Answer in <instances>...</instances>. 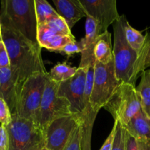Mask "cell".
Listing matches in <instances>:
<instances>
[{
  "mask_svg": "<svg viewBox=\"0 0 150 150\" xmlns=\"http://www.w3.org/2000/svg\"><path fill=\"white\" fill-rule=\"evenodd\" d=\"M88 69L78 67L74 76L59 83L57 89V95L66 98L70 103L72 114L81 117H82L84 111V93Z\"/></svg>",
  "mask_w": 150,
  "mask_h": 150,
  "instance_id": "30bf717a",
  "label": "cell"
},
{
  "mask_svg": "<svg viewBox=\"0 0 150 150\" xmlns=\"http://www.w3.org/2000/svg\"><path fill=\"white\" fill-rule=\"evenodd\" d=\"M94 54L95 62L101 64H107L113 60L111 34L108 31L99 35L94 47Z\"/></svg>",
  "mask_w": 150,
  "mask_h": 150,
  "instance_id": "e0dca14e",
  "label": "cell"
},
{
  "mask_svg": "<svg viewBox=\"0 0 150 150\" xmlns=\"http://www.w3.org/2000/svg\"><path fill=\"white\" fill-rule=\"evenodd\" d=\"M114 125L116 127V131L112 150H125L126 130L119 122L115 121Z\"/></svg>",
  "mask_w": 150,
  "mask_h": 150,
  "instance_id": "44dd1931",
  "label": "cell"
},
{
  "mask_svg": "<svg viewBox=\"0 0 150 150\" xmlns=\"http://www.w3.org/2000/svg\"><path fill=\"white\" fill-rule=\"evenodd\" d=\"M56 11L71 29L82 18L87 17L86 13L79 0H53Z\"/></svg>",
  "mask_w": 150,
  "mask_h": 150,
  "instance_id": "5bb4252c",
  "label": "cell"
},
{
  "mask_svg": "<svg viewBox=\"0 0 150 150\" xmlns=\"http://www.w3.org/2000/svg\"><path fill=\"white\" fill-rule=\"evenodd\" d=\"M124 29L125 38L129 46L138 55L145 56L147 45L150 40L149 35L147 33L146 35H144L139 31L134 29L129 25L126 18L124 20Z\"/></svg>",
  "mask_w": 150,
  "mask_h": 150,
  "instance_id": "2e32d148",
  "label": "cell"
},
{
  "mask_svg": "<svg viewBox=\"0 0 150 150\" xmlns=\"http://www.w3.org/2000/svg\"><path fill=\"white\" fill-rule=\"evenodd\" d=\"M44 23L48 25L49 26L52 28L54 30H55L56 32L61 34V35H72L71 32V29H69L68 25L66 24V21H65L61 17L55 18L51 19V20L49 21L46 22V23ZM43 24H44V23H43Z\"/></svg>",
  "mask_w": 150,
  "mask_h": 150,
  "instance_id": "603a6c76",
  "label": "cell"
},
{
  "mask_svg": "<svg viewBox=\"0 0 150 150\" xmlns=\"http://www.w3.org/2000/svg\"><path fill=\"white\" fill-rule=\"evenodd\" d=\"M82 140V125L78 126L72 133L69 142L63 150H81V144Z\"/></svg>",
  "mask_w": 150,
  "mask_h": 150,
  "instance_id": "7402d4cb",
  "label": "cell"
},
{
  "mask_svg": "<svg viewBox=\"0 0 150 150\" xmlns=\"http://www.w3.org/2000/svg\"><path fill=\"white\" fill-rule=\"evenodd\" d=\"M77 69L78 67H71L67 62L57 63L48 73L49 77L54 81L61 83L74 76Z\"/></svg>",
  "mask_w": 150,
  "mask_h": 150,
  "instance_id": "ffe728a7",
  "label": "cell"
},
{
  "mask_svg": "<svg viewBox=\"0 0 150 150\" xmlns=\"http://www.w3.org/2000/svg\"><path fill=\"white\" fill-rule=\"evenodd\" d=\"M85 22V35L80 40L83 51L81 53V61L79 67L88 68L95 64L94 47L99 35L101 34L98 23L92 18L87 16Z\"/></svg>",
  "mask_w": 150,
  "mask_h": 150,
  "instance_id": "4fadbf2b",
  "label": "cell"
},
{
  "mask_svg": "<svg viewBox=\"0 0 150 150\" xmlns=\"http://www.w3.org/2000/svg\"><path fill=\"white\" fill-rule=\"evenodd\" d=\"M59 83L49 77L43 94L38 122L43 130L57 119L72 115L71 104L66 98L57 95Z\"/></svg>",
  "mask_w": 150,
  "mask_h": 150,
  "instance_id": "ba28073f",
  "label": "cell"
},
{
  "mask_svg": "<svg viewBox=\"0 0 150 150\" xmlns=\"http://www.w3.org/2000/svg\"><path fill=\"white\" fill-rule=\"evenodd\" d=\"M12 120V114L7 103L0 98V124L7 126Z\"/></svg>",
  "mask_w": 150,
  "mask_h": 150,
  "instance_id": "cb8c5ba5",
  "label": "cell"
},
{
  "mask_svg": "<svg viewBox=\"0 0 150 150\" xmlns=\"http://www.w3.org/2000/svg\"><path fill=\"white\" fill-rule=\"evenodd\" d=\"M124 15L113 23L114 44L113 61L116 78L121 83L135 86L139 74L144 70V55H138L132 49L125 38Z\"/></svg>",
  "mask_w": 150,
  "mask_h": 150,
  "instance_id": "7a4b0ae2",
  "label": "cell"
},
{
  "mask_svg": "<svg viewBox=\"0 0 150 150\" xmlns=\"http://www.w3.org/2000/svg\"><path fill=\"white\" fill-rule=\"evenodd\" d=\"M122 127L131 136L135 138L137 142L150 144V120L142 110Z\"/></svg>",
  "mask_w": 150,
  "mask_h": 150,
  "instance_id": "9a60e30c",
  "label": "cell"
},
{
  "mask_svg": "<svg viewBox=\"0 0 150 150\" xmlns=\"http://www.w3.org/2000/svg\"><path fill=\"white\" fill-rule=\"evenodd\" d=\"M10 65V59L6 47L2 40H0V68Z\"/></svg>",
  "mask_w": 150,
  "mask_h": 150,
  "instance_id": "484cf974",
  "label": "cell"
},
{
  "mask_svg": "<svg viewBox=\"0 0 150 150\" xmlns=\"http://www.w3.org/2000/svg\"><path fill=\"white\" fill-rule=\"evenodd\" d=\"M125 130V129H124ZM125 150H139L138 142L135 138L131 136L126 131V142H125Z\"/></svg>",
  "mask_w": 150,
  "mask_h": 150,
  "instance_id": "83f0119b",
  "label": "cell"
},
{
  "mask_svg": "<svg viewBox=\"0 0 150 150\" xmlns=\"http://www.w3.org/2000/svg\"><path fill=\"white\" fill-rule=\"evenodd\" d=\"M0 150H8V136L4 126L0 125Z\"/></svg>",
  "mask_w": 150,
  "mask_h": 150,
  "instance_id": "4316f807",
  "label": "cell"
},
{
  "mask_svg": "<svg viewBox=\"0 0 150 150\" xmlns=\"http://www.w3.org/2000/svg\"><path fill=\"white\" fill-rule=\"evenodd\" d=\"M42 150H48V149H47L46 148H44V149H43Z\"/></svg>",
  "mask_w": 150,
  "mask_h": 150,
  "instance_id": "d6a6232c",
  "label": "cell"
},
{
  "mask_svg": "<svg viewBox=\"0 0 150 150\" xmlns=\"http://www.w3.org/2000/svg\"><path fill=\"white\" fill-rule=\"evenodd\" d=\"M121 83L116 78L113 60L107 64L96 62L91 95V107L96 114L104 108Z\"/></svg>",
  "mask_w": 150,
  "mask_h": 150,
  "instance_id": "52a82bcc",
  "label": "cell"
},
{
  "mask_svg": "<svg viewBox=\"0 0 150 150\" xmlns=\"http://www.w3.org/2000/svg\"><path fill=\"white\" fill-rule=\"evenodd\" d=\"M80 116L72 114L57 119L44 129L46 146L48 150H63L72 133L78 126L82 125Z\"/></svg>",
  "mask_w": 150,
  "mask_h": 150,
  "instance_id": "9c48e42d",
  "label": "cell"
},
{
  "mask_svg": "<svg viewBox=\"0 0 150 150\" xmlns=\"http://www.w3.org/2000/svg\"><path fill=\"white\" fill-rule=\"evenodd\" d=\"M88 17L98 23L101 34L119 18L116 0H79Z\"/></svg>",
  "mask_w": 150,
  "mask_h": 150,
  "instance_id": "8fae6325",
  "label": "cell"
},
{
  "mask_svg": "<svg viewBox=\"0 0 150 150\" xmlns=\"http://www.w3.org/2000/svg\"><path fill=\"white\" fill-rule=\"evenodd\" d=\"M82 51H83V48H82V43H81L80 41H79V42L75 41V42H70V43L65 45V46L59 51V53L66 54L68 57H71V56L74 55V54H75L82 53Z\"/></svg>",
  "mask_w": 150,
  "mask_h": 150,
  "instance_id": "d4e9b609",
  "label": "cell"
},
{
  "mask_svg": "<svg viewBox=\"0 0 150 150\" xmlns=\"http://www.w3.org/2000/svg\"><path fill=\"white\" fill-rule=\"evenodd\" d=\"M1 9L22 35L34 43L38 44L35 0H2Z\"/></svg>",
  "mask_w": 150,
  "mask_h": 150,
  "instance_id": "5b68a950",
  "label": "cell"
},
{
  "mask_svg": "<svg viewBox=\"0 0 150 150\" xmlns=\"http://www.w3.org/2000/svg\"><path fill=\"white\" fill-rule=\"evenodd\" d=\"M104 108L113 116L114 121L119 122L121 126L127 124L141 110V100L135 86L121 83Z\"/></svg>",
  "mask_w": 150,
  "mask_h": 150,
  "instance_id": "8992f818",
  "label": "cell"
},
{
  "mask_svg": "<svg viewBox=\"0 0 150 150\" xmlns=\"http://www.w3.org/2000/svg\"><path fill=\"white\" fill-rule=\"evenodd\" d=\"M0 40H1V23H0Z\"/></svg>",
  "mask_w": 150,
  "mask_h": 150,
  "instance_id": "1f68e13d",
  "label": "cell"
},
{
  "mask_svg": "<svg viewBox=\"0 0 150 150\" xmlns=\"http://www.w3.org/2000/svg\"><path fill=\"white\" fill-rule=\"evenodd\" d=\"M115 131H116V127H115V125H113V129H112L111 132L109 134L108 137L104 141V143L103 144L102 146L99 150H112V149H113V140H114Z\"/></svg>",
  "mask_w": 150,
  "mask_h": 150,
  "instance_id": "f1b7e54d",
  "label": "cell"
},
{
  "mask_svg": "<svg viewBox=\"0 0 150 150\" xmlns=\"http://www.w3.org/2000/svg\"><path fill=\"white\" fill-rule=\"evenodd\" d=\"M138 149L139 150H150V144L144 142H138Z\"/></svg>",
  "mask_w": 150,
  "mask_h": 150,
  "instance_id": "4dcf8cb0",
  "label": "cell"
},
{
  "mask_svg": "<svg viewBox=\"0 0 150 150\" xmlns=\"http://www.w3.org/2000/svg\"><path fill=\"white\" fill-rule=\"evenodd\" d=\"M38 26L55 18L60 17L57 11L46 0H35Z\"/></svg>",
  "mask_w": 150,
  "mask_h": 150,
  "instance_id": "d6986e66",
  "label": "cell"
},
{
  "mask_svg": "<svg viewBox=\"0 0 150 150\" xmlns=\"http://www.w3.org/2000/svg\"><path fill=\"white\" fill-rule=\"evenodd\" d=\"M1 40L8 53L10 67L24 82L29 76L47 73L41 56L39 44L29 40L13 25L3 10H0Z\"/></svg>",
  "mask_w": 150,
  "mask_h": 150,
  "instance_id": "6da1fadb",
  "label": "cell"
},
{
  "mask_svg": "<svg viewBox=\"0 0 150 150\" xmlns=\"http://www.w3.org/2000/svg\"><path fill=\"white\" fill-rule=\"evenodd\" d=\"M23 83L10 66L0 68V98L7 103L12 115L16 114L18 97Z\"/></svg>",
  "mask_w": 150,
  "mask_h": 150,
  "instance_id": "7c38bea8",
  "label": "cell"
},
{
  "mask_svg": "<svg viewBox=\"0 0 150 150\" xmlns=\"http://www.w3.org/2000/svg\"><path fill=\"white\" fill-rule=\"evenodd\" d=\"M4 127L8 136V150H42L45 148L44 131L37 123L12 115L11 122Z\"/></svg>",
  "mask_w": 150,
  "mask_h": 150,
  "instance_id": "3957f363",
  "label": "cell"
},
{
  "mask_svg": "<svg viewBox=\"0 0 150 150\" xmlns=\"http://www.w3.org/2000/svg\"><path fill=\"white\" fill-rule=\"evenodd\" d=\"M48 79V73H38L24 82L18 97L15 115L39 125L41 100Z\"/></svg>",
  "mask_w": 150,
  "mask_h": 150,
  "instance_id": "277c9868",
  "label": "cell"
},
{
  "mask_svg": "<svg viewBox=\"0 0 150 150\" xmlns=\"http://www.w3.org/2000/svg\"><path fill=\"white\" fill-rule=\"evenodd\" d=\"M135 89L141 100V110L150 120V70L141 73V81Z\"/></svg>",
  "mask_w": 150,
  "mask_h": 150,
  "instance_id": "ac0fdd59",
  "label": "cell"
},
{
  "mask_svg": "<svg viewBox=\"0 0 150 150\" xmlns=\"http://www.w3.org/2000/svg\"><path fill=\"white\" fill-rule=\"evenodd\" d=\"M150 67V40L147 45L146 51L145 58H144V70Z\"/></svg>",
  "mask_w": 150,
  "mask_h": 150,
  "instance_id": "f546056e",
  "label": "cell"
}]
</instances>
